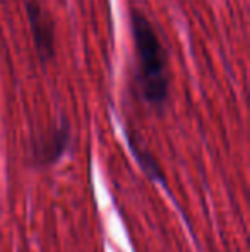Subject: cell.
Listing matches in <instances>:
<instances>
[{
	"label": "cell",
	"mask_w": 250,
	"mask_h": 252,
	"mask_svg": "<svg viewBox=\"0 0 250 252\" xmlns=\"http://www.w3.org/2000/svg\"><path fill=\"white\" fill-rule=\"evenodd\" d=\"M26 14L34 48H36L41 62H48L55 55V31L52 17L36 0H28Z\"/></svg>",
	"instance_id": "7a4b0ae2"
},
{
	"label": "cell",
	"mask_w": 250,
	"mask_h": 252,
	"mask_svg": "<svg viewBox=\"0 0 250 252\" xmlns=\"http://www.w3.org/2000/svg\"><path fill=\"white\" fill-rule=\"evenodd\" d=\"M67 143H69V127H67V124H63L62 127L54 130L50 137H45L36 146L38 158L43 163L57 161L62 156V153L65 151Z\"/></svg>",
	"instance_id": "3957f363"
},
{
	"label": "cell",
	"mask_w": 250,
	"mask_h": 252,
	"mask_svg": "<svg viewBox=\"0 0 250 252\" xmlns=\"http://www.w3.org/2000/svg\"><path fill=\"white\" fill-rule=\"evenodd\" d=\"M129 144H130V150L134 151V155H136L137 161H139V165L144 168V172H147V175H151L153 179H160V168H158L156 161H154L153 158H151L149 155H147L146 151L142 150L140 146H137L136 143H134L132 137H129Z\"/></svg>",
	"instance_id": "277c9868"
},
{
	"label": "cell",
	"mask_w": 250,
	"mask_h": 252,
	"mask_svg": "<svg viewBox=\"0 0 250 252\" xmlns=\"http://www.w3.org/2000/svg\"><path fill=\"white\" fill-rule=\"evenodd\" d=\"M132 36L137 59V91L147 105L160 108L167 103L170 93L167 53L153 24L136 10L132 12Z\"/></svg>",
	"instance_id": "6da1fadb"
}]
</instances>
